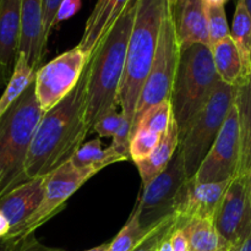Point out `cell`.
<instances>
[{
  "mask_svg": "<svg viewBox=\"0 0 251 251\" xmlns=\"http://www.w3.org/2000/svg\"><path fill=\"white\" fill-rule=\"evenodd\" d=\"M90 132L86 68L76 87L42 117L27 156V178L47 176L68 163Z\"/></svg>",
  "mask_w": 251,
  "mask_h": 251,
  "instance_id": "obj_1",
  "label": "cell"
},
{
  "mask_svg": "<svg viewBox=\"0 0 251 251\" xmlns=\"http://www.w3.org/2000/svg\"><path fill=\"white\" fill-rule=\"evenodd\" d=\"M139 0H131L91 55L87 65V122L91 131L110 110L118 109L127 46Z\"/></svg>",
  "mask_w": 251,
  "mask_h": 251,
  "instance_id": "obj_2",
  "label": "cell"
},
{
  "mask_svg": "<svg viewBox=\"0 0 251 251\" xmlns=\"http://www.w3.org/2000/svg\"><path fill=\"white\" fill-rule=\"evenodd\" d=\"M169 9L168 0H139L137 2L124 75L118 95L120 110L131 124H134L142 86L156 56L162 24Z\"/></svg>",
  "mask_w": 251,
  "mask_h": 251,
  "instance_id": "obj_3",
  "label": "cell"
},
{
  "mask_svg": "<svg viewBox=\"0 0 251 251\" xmlns=\"http://www.w3.org/2000/svg\"><path fill=\"white\" fill-rule=\"evenodd\" d=\"M43 114L33 82L0 119V198L29 180L27 156Z\"/></svg>",
  "mask_w": 251,
  "mask_h": 251,
  "instance_id": "obj_4",
  "label": "cell"
},
{
  "mask_svg": "<svg viewBox=\"0 0 251 251\" xmlns=\"http://www.w3.org/2000/svg\"><path fill=\"white\" fill-rule=\"evenodd\" d=\"M220 81L210 46L198 43L181 48L171 95L179 137L207 103Z\"/></svg>",
  "mask_w": 251,
  "mask_h": 251,
  "instance_id": "obj_5",
  "label": "cell"
},
{
  "mask_svg": "<svg viewBox=\"0 0 251 251\" xmlns=\"http://www.w3.org/2000/svg\"><path fill=\"white\" fill-rule=\"evenodd\" d=\"M235 96L237 86L220 81L207 103L179 137V147L183 153L188 179L195 176L215 144L230 108L234 105Z\"/></svg>",
  "mask_w": 251,
  "mask_h": 251,
  "instance_id": "obj_6",
  "label": "cell"
},
{
  "mask_svg": "<svg viewBox=\"0 0 251 251\" xmlns=\"http://www.w3.org/2000/svg\"><path fill=\"white\" fill-rule=\"evenodd\" d=\"M180 50L176 26L169 9L162 24L156 56L137 100L132 127L150 108L171 100L180 59Z\"/></svg>",
  "mask_w": 251,
  "mask_h": 251,
  "instance_id": "obj_7",
  "label": "cell"
},
{
  "mask_svg": "<svg viewBox=\"0 0 251 251\" xmlns=\"http://www.w3.org/2000/svg\"><path fill=\"white\" fill-rule=\"evenodd\" d=\"M186 180L183 153L178 147L168 167L149 185L144 186L134 208L140 225L146 232H151L159 223L174 215L176 200Z\"/></svg>",
  "mask_w": 251,
  "mask_h": 251,
  "instance_id": "obj_8",
  "label": "cell"
},
{
  "mask_svg": "<svg viewBox=\"0 0 251 251\" xmlns=\"http://www.w3.org/2000/svg\"><path fill=\"white\" fill-rule=\"evenodd\" d=\"M88 61L90 56L76 46L37 70L34 91L42 112L53 109L76 87Z\"/></svg>",
  "mask_w": 251,
  "mask_h": 251,
  "instance_id": "obj_9",
  "label": "cell"
},
{
  "mask_svg": "<svg viewBox=\"0 0 251 251\" xmlns=\"http://www.w3.org/2000/svg\"><path fill=\"white\" fill-rule=\"evenodd\" d=\"M95 174H97V172L92 169L75 168L70 162L63 164L56 171L49 174L47 176L44 195L41 205L38 206L36 212L26 221L17 238L25 239L29 237L47 221L60 212L68 199H70V196L76 193Z\"/></svg>",
  "mask_w": 251,
  "mask_h": 251,
  "instance_id": "obj_10",
  "label": "cell"
},
{
  "mask_svg": "<svg viewBox=\"0 0 251 251\" xmlns=\"http://www.w3.org/2000/svg\"><path fill=\"white\" fill-rule=\"evenodd\" d=\"M240 159V132L237 105H233L215 144L194 176L198 183H220L235 176Z\"/></svg>",
  "mask_w": 251,
  "mask_h": 251,
  "instance_id": "obj_11",
  "label": "cell"
},
{
  "mask_svg": "<svg viewBox=\"0 0 251 251\" xmlns=\"http://www.w3.org/2000/svg\"><path fill=\"white\" fill-rule=\"evenodd\" d=\"M213 223L221 237L232 247L251 237V200L249 180L245 176H234L230 180Z\"/></svg>",
  "mask_w": 251,
  "mask_h": 251,
  "instance_id": "obj_12",
  "label": "cell"
},
{
  "mask_svg": "<svg viewBox=\"0 0 251 251\" xmlns=\"http://www.w3.org/2000/svg\"><path fill=\"white\" fill-rule=\"evenodd\" d=\"M230 180L198 183L194 176L188 179L179 194L174 210L176 229H181L193 220H213Z\"/></svg>",
  "mask_w": 251,
  "mask_h": 251,
  "instance_id": "obj_13",
  "label": "cell"
},
{
  "mask_svg": "<svg viewBox=\"0 0 251 251\" xmlns=\"http://www.w3.org/2000/svg\"><path fill=\"white\" fill-rule=\"evenodd\" d=\"M47 176L29 179L0 198V212L11 226L10 234L6 238H17L26 221L41 205Z\"/></svg>",
  "mask_w": 251,
  "mask_h": 251,
  "instance_id": "obj_14",
  "label": "cell"
},
{
  "mask_svg": "<svg viewBox=\"0 0 251 251\" xmlns=\"http://www.w3.org/2000/svg\"><path fill=\"white\" fill-rule=\"evenodd\" d=\"M171 12L180 48L198 43L210 46L205 0H180Z\"/></svg>",
  "mask_w": 251,
  "mask_h": 251,
  "instance_id": "obj_15",
  "label": "cell"
},
{
  "mask_svg": "<svg viewBox=\"0 0 251 251\" xmlns=\"http://www.w3.org/2000/svg\"><path fill=\"white\" fill-rule=\"evenodd\" d=\"M47 42L43 28V0H22L21 37L19 53L24 54L29 65L38 70Z\"/></svg>",
  "mask_w": 251,
  "mask_h": 251,
  "instance_id": "obj_16",
  "label": "cell"
},
{
  "mask_svg": "<svg viewBox=\"0 0 251 251\" xmlns=\"http://www.w3.org/2000/svg\"><path fill=\"white\" fill-rule=\"evenodd\" d=\"M131 0H97L85 25L82 38L77 44L91 58L95 49L109 32Z\"/></svg>",
  "mask_w": 251,
  "mask_h": 251,
  "instance_id": "obj_17",
  "label": "cell"
},
{
  "mask_svg": "<svg viewBox=\"0 0 251 251\" xmlns=\"http://www.w3.org/2000/svg\"><path fill=\"white\" fill-rule=\"evenodd\" d=\"M22 0H0V64L14 70L21 37Z\"/></svg>",
  "mask_w": 251,
  "mask_h": 251,
  "instance_id": "obj_18",
  "label": "cell"
},
{
  "mask_svg": "<svg viewBox=\"0 0 251 251\" xmlns=\"http://www.w3.org/2000/svg\"><path fill=\"white\" fill-rule=\"evenodd\" d=\"M235 105L240 132V159L235 176L249 178L251 173V73L237 85Z\"/></svg>",
  "mask_w": 251,
  "mask_h": 251,
  "instance_id": "obj_19",
  "label": "cell"
},
{
  "mask_svg": "<svg viewBox=\"0 0 251 251\" xmlns=\"http://www.w3.org/2000/svg\"><path fill=\"white\" fill-rule=\"evenodd\" d=\"M179 147V129L176 119L172 120L168 131L161 137L158 146L144 161L137 162L136 167L141 176L142 186H146L168 167Z\"/></svg>",
  "mask_w": 251,
  "mask_h": 251,
  "instance_id": "obj_20",
  "label": "cell"
},
{
  "mask_svg": "<svg viewBox=\"0 0 251 251\" xmlns=\"http://www.w3.org/2000/svg\"><path fill=\"white\" fill-rule=\"evenodd\" d=\"M213 63L221 81L237 86L245 76L242 56L232 37L225 38L211 46Z\"/></svg>",
  "mask_w": 251,
  "mask_h": 251,
  "instance_id": "obj_21",
  "label": "cell"
},
{
  "mask_svg": "<svg viewBox=\"0 0 251 251\" xmlns=\"http://www.w3.org/2000/svg\"><path fill=\"white\" fill-rule=\"evenodd\" d=\"M123 161L127 159L118 153L112 146L103 149L102 141L100 139H93L85 142L69 162L75 168L92 169L98 173L100 169Z\"/></svg>",
  "mask_w": 251,
  "mask_h": 251,
  "instance_id": "obj_22",
  "label": "cell"
},
{
  "mask_svg": "<svg viewBox=\"0 0 251 251\" xmlns=\"http://www.w3.org/2000/svg\"><path fill=\"white\" fill-rule=\"evenodd\" d=\"M181 229L189 242V251H221L232 245L223 239L213 220H193Z\"/></svg>",
  "mask_w": 251,
  "mask_h": 251,
  "instance_id": "obj_23",
  "label": "cell"
},
{
  "mask_svg": "<svg viewBox=\"0 0 251 251\" xmlns=\"http://www.w3.org/2000/svg\"><path fill=\"white\" fill-rule=\"evenodd\" d=\"M36 69L29 65L24 54H17L11 77L6 83L4 93L0 97V119L9 110V108L24 95L25 91L36 80Z\"/></svg>",
  "mask_w": 251,
  "mask_h": 251,
  "instance_id": "obj_24",
  "label": "cell"
},
{
  "mask_svg": "<svg viewBox=\"0 0 251 251\" xmlns=\"http://www.w3.org/2000/svg\"><path fill=\"white\" fill-rule=\"evenodd\" d=\"M230 37L234 41L244 65L245 75L251 73V16L244 0H238Z\"/></svg>",
  "mask_w": 251,
  "mask_h": 251,
  "instance_id": "obj_25",
  "label": "cell"
},
{
  "mask_svg": "<svg viewBox=\"0 0 251 251\" xmlns=\"http://www.w3.org/2000/svg\"><path fill=\"white\" fill-rule=\"evenodd\" d=\"M172 120H173V110H172L171 100H164L159 104L151 107L142 115L141 119L132 127L131 136L137 129H145L156 132L162 137L168 131Z\"/></svg>",
  "mask_w": 251,
  "mask_h": 251,
  "instance_id": "obj_26",
  "label": "cell"
},
{
  "mask_svg": "<svg viewBox=\"0 0 251 251\" xmlns=\"http://www.w3.org/2000/svg\"><path fill=\"white\" fill-rule=\"evenodd\" d=\"M149 233L141 227L136 212L132 211L122 230L109 243V251H131Z\"/></svg>",
  "mask_w": 251,
  "mask_h": 251,
  "instance_id": "obj_27",
  "label": "cell"
},
{
  "mask_svg": "<svg viewBox=\"0 0 251 251\" xmlns=\"http://www.w3.org/2000/svg\"><path fill=\"white\" fill-rule=\"evenodd\" d=\"M161 136L150 130L137 129L130 141V158L137 163L144 161L158 146Z\"/></svg>",
  "mask_w": 251,
  "mask_h": 251,
  "instance_id": "obj_28",
  "label": "cell"
},
{
  "mask_svg": "<svg viewBox=\"0 0 251 251\" xmlns=\"http://www.w3.org/2000/svg\"><path fill=\"white\" fill-rule=\"evenodd\" d=\"M208 33H210V47L230 37V28L226 15L225 5L210 6L207 5Z\"/></svg>",
  "mask_w": 251,
  "mask_h": 251,
  "instance_id": "obj_29",
  "label": "cell"
},
{
  "mask_svg": "<svg viewBox=\"0 0 251 251\" xmlns=\"http://www.w3.org/2000/svg\"><path fill=\"white\" fill-rule=\"evenodd\" d=\"M174 229H176V223L174 216H172L153 228L131 251H158L163 240L168 238Z\"/></svg>",
  "mask_w": 251,
  "mask_h": 251,
  "instance_id": "obj_30",
  "label": "cell"
},
{
  "mask_svg": "<svg viewBox=\"0 0 251 251\" xmlns=\"http://www.w3.org/2000/svg\"><path fill=\"white\" fill-rule=\"evenodd\" d=\"M123 120L122 110H110L107 114L103 115L100 120L95 124L92 131L97 132L100 137H114L117 131L119 130L120 124Z\"/></svg>",
  "mask_w": 251,
  "mask_h": 251,
  "instance_id": "obj_31",
  "label": "cell"
},
{
  "mask_svg": "<svg viewBox=\"0 0 251 251\" xmlns=\"http://www.w3.org/2000/svg\"><path fill=\"white\" fill-rule=\"evenodd\" d=\"M63 0H43V28L44 39L48 42L51 29L55 27V17Z\"/></svg>",
  "mask_w": 251,
  "mask_h": 251,
  "instance_id": "obj_32",
  "label": "cell"
},
{
  "mask_svg": "<svg viewBox=\"0 0 251 251\" xmlns=\"http://www.w3.org/2000/svg\"><path fill=\"white\" fill-rule=\"evenodd\" d=\"M82 7V0H63L55 17V26L65 20L71 19Z\"/></svg>",
  "mask_w": 251,
  "mask_h": 251,
  "instance_id": "obj_33",
  "label": "cell"
},
{
  "mask_svg": "<svg viewBox=\"0 0 251 251\" xmlns=\"http://www.w3.org/2000/svg\"><path fill=\"white\" fill-rule=\"evenodd\" d=\"M173 251H189V242L183 229H174L169 237Z\"/></svg>",
  "mask_w": 251,
  "mask_h": 251,
  "instance_id": "obj_34",
  "label": "cell"
},
{
  "mask_svg": "<svg viewBox=\"0 0 251 251\" xmlns=\"http://www.w3.org/2000/svg\"><path fill=\"white\" fill-rule=\"evenodd\" d=\"M20 251H64V250L56 249V248L44 247V245L41 244V243L33 237V234H32L29 235V237L25 238Z\"/></svg>",
  "mask_w": 251,
  "mask_h": 251,
  "instance_id": "obj_35",
  "label": "cell"
},
{
  "mask_svg": "<svg viewBox=\"0 0 251 251\" xmlns=\"http://www.w3.org/2000/svg\"><path fill=\"white\" fill-rule=\"evenodd\" d=\"M24 243L22 238H1L0 251H20Z\"/></svg>",
  "mask_w": 251,
  "mask_h": 251,
  "instance_id": "obj_36",
  "label": "cell"
},
{
  "mask_svg": "<svg viewBox=\"0 0 251 251\" xmlns=\"http://www.w3.org/2000/svg\"><path fill=\"white\" fill-rule=\"evenodd\" d=\"M10 230H11V226H10L9 221L0 212V239L6 238L10 234Z\"/></svg>",
  "mask_w": 251,
  "mask_h": 251,
  "instance_id": "obj_37",
  "label": "cell"
},
{
  "mask_svg": "<svg viewBox=\"0 0 251 251\" xmlns=\"http://www.w3.org/2000/svg\"><path fill=\"white\" fill-rule=\"evenodd\" d=\"M11 71H9L5 66H2L1 64H0V87H1L2 85H5V83L9 82L10 77H11Z\"/></svg>",
  "mask_w": 251,
  "mask_h": 251,
  "instance_id": "obj_38",
  "label": "cell"
},
{
  "mask_svg": "<svg viewBox=\"0 0 251 251\" xmlns=\"http://www.w3.org/2000/svg\"><path fill=\"white\" fill-rule=\"evenodd\" d=\"M232 251H251V237L245 239L240 244L232 247Z\"/></svg>",
  "mask_w": 251,
  "mask_h": 251,
  "instance_id": "obj_39",
  "label": "cell"
},
{
  "mask_svg": "<svg viewBox=\"0 0 251 251\" xmlns=\"http://www.w3.org/2000/svg\"><path fill=\"white\" fill-rule=\"evenodd\" d=\"M169 237H171V235H169ZM169 237L163 240V243H162L161 247H159L158 251H173L171 247V242H169Z\"/></svg>",
  "mask_w": 251,
  "mask_h": 251,
  "instance_id": "obj_40",
  "label": "cell"
},
{
  "mask_svg": "<svg viewBox=\"0 0 251 251\" xmlns=\"http://www.w3.org/2000/svg\"><path fill=\"white\" fill-rule=\"evenodd\" d=\"M86 251H109V243H104V244L98 245V247L92 248V249H88Z\"/></svg>",
  "mask_w": 251,
  "mask_h": 251,
  "instance_id": "obj_41",
  "label": "cell"
},
{
  "mask_svg": "<svg viewBox=\"0 0 251 251\" xmlns=\"http://www.w3.org/2000/svg\"><path fill=\"white\" fill-rule=\"evenodd\" d=\"M205 1L210 6H220V5H225L227 0H205Z\"/></svg>",
  "mask_w": 251,
  "mask_h": 251,
  "instance_id": "obj_42",
  "label": "cell"
},
{
  "mask_svg": "<svg viewBox=\"0 0 251 251\" xmlns=\"http://www.w3.org/2000/svg\"><path fill=\"white\" fill-rule=\"evenodd\" d=\"M244 2H245V6H247L248 11H249V14L251 16V0H244Z\"/></svg>",
  "mask_w": 251,
  "mask_h": 251,
  "instance_id": "obj_43",
  "label": "cell"
},
{
  "mask_svg": "<svg viewBox=\"0 0 251 251\" xmlns=\"http://www.w3.org/2000/svg\"><path fill=\"white\" fill-rule=\"evenodd\" d=\"M168 1H169V6H171V9H173V7L176 6L180 0H168Z\"/></svg>",
  "mask_w": 251,
  "mask_h": 251,
  "instance_id": "obj_44",
  "label": "cell"
},
{
  "mask_svg": "<svg viewBox=\"0 0 251 251\" xmlns=\"http://www.w3.org/2000/svg\"><path fill=\"white\" fill-rule=\"evenodd\" d=\"M248 180H249V193H250V200H251V173H250L249 178H248Z\"/></svg>",
  "mask_w": 251,
  "mask_h": 251,
  "instance_id": "obj_45",
  "label": "cell"
},
{
  "mask_svg": "<svg viewBox=\"0 0 251 251\" xmlns=\"http://www.w3.org/2000/svg\"><path fill=\"white\" fill-rule=\"evenodd\" d=\"M221 251H232V247L227 248V249H223V250H221Z\"/></svg>",
  "mask_w": 251,
  "mask_h": 251,
  "instance_id": "obj_46",
  "label": "cell"
}]
</instances>
